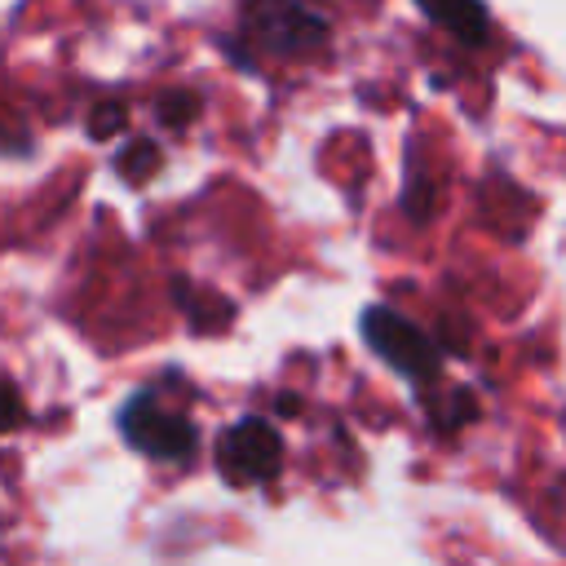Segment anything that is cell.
Here are the masks:
<instances>
[{
	"label": "cell",
	"instance_id": "obj_1",
	"mask_svg": "<svg viewBox=\"0 0 566 566\" xmlns=\"http://www.w3.org/2000/svg\"><path fill=\"white\" fill-rule=\"evenodd\" d=\"M239 40L252 53L301 62L327 49L332 18L314 0H243L239 4Z\"/></svg>",
	"mask_w": 566,
	"mask_h": 566
},
{
	"label": "cell",
	"instance_id": "obj_2",
	"mask_svg": "<svg viewBox=\"0 0 566 566\" xmlns=\"http://www.w3.org/2000/svg\"><path fill=\"white\" fill-rule=\"evenodd\" d=\"M358 332H363L367 349H371L389 371H398L407 385H416L420 394L442 380V349H438L433 336H424L407 314H398V310H389V305H367L363 318H358Z\"/></svg>",
	"mask_w": 566,
	"mask_h": 566
},
{
	"label": "cell",
	"instance_id": "obj_3",
	"mask_svg": "<svg viewBox=\"0 0 566 566\" xmlns=\"http://www.w3.org/2000/svg\"><path fill=\"white\" fill-rule=\"evenodd\" d=\"M119 433L133 451H142L146 460H159V464H186L199 447L195 420L186 411H172L168 402H159L155 389H137L119 407Z\"/></svg>",
	"mask_w": 566,
	"mask_h": 566
},
{
	"label": "cell",
	"instance_id": "obj_4",
	"mask_svg": "<svg viewBox=\"0 0 566 566\" xmlns=\"http://www.w3.org/2000/svg\"><path fill=\"white\" fill-rule=\"evenodd\" d=\"M283 469V438L265 416H243L217 438V473L230 486H265Z\"/></svg>",
	"mask_w": 566,
	"mask_h": 566
},
{
	"label": "cell",
	"instance_id": "obj_5",
	"mask_svg": "<svg viewBox=\"0 0 566 566\" xmlns=\"http://www.w3.org/2000/svg\"><path fill=\"white\" fill-rule=\"evenodd\" d=\"M416 9L460 44H486L491 35V13L482 0H416Z\"/></svg>",
	"mask_w": 566,
	"mask_h": 566
},
{
	"label": "cell",
	"instance_id": "obj_6",
	"mask_svg": "<svg viewBox=\"0 0 566 566\" xmlns=\"http://www.w3.org/2000/svg\"><path fill=\"white\" fill-rule=\"evenodd\" d=\"M159 159H164V155H159V146L142 137V142H128V146L115 155V168H119L128 181H146V177L159 168Z\"/></svg>",
	"mask_w": 566,
	"mask_h": 566
},
{
	"label": "cell",
	"instance_id": "obj_7",
	"mask_svg": "<svg viewBox=\"0 0 566 566\" xmlns=\"http://www.w3.org/2000/svg\"><path fill=\"white\" fill-rule=\"evenodd\" d=\"M172 296L181 301V310L190 314V323H195L199 332H212V318H208V310H217V314H234V310H230L221 296H212V292H203V296H199V292H190V283H186V279H177Z\"/></svg>",
	"mask_w": 566,
	"mask_h": 566
},
{
	"label": "cell",
	"instance_id": "obj_8",
	"mask_svg": "<svg viewBox=\"0 0 566 566\" xmlns=\"http://www.w3.org/2000/svg\"><path fill=\"white\" fill-rule=\"evenodd\" d=\"M155 115H159L168 128H186V124L199 115V97H195L190 88H168V93H159Z\"/></svg>",
	"mask_w": 566,
	"mask_h": 566
},
{
	"label": "cell",
	"instance_id": "obj_9",
	"mask_svg": "<svg viewBox=\"0 0 566 566\" xmlns=\"http://www.w3.org/2000/svg\"><path fill=\"white\" fill-rule=\"evenodd\" d=\"M124 128V106L119 102H102L97 111H93V119H88V133L93 137H111V133H119Z\"/></svg>",
	"mask_w": 566,
	"mask_h": 566
},
{
	"label": "cell",
	"instance_id": "obj_10",
	"mask_svg": "<svg viewBox=\"0 0 566 566\" xmlns=\"http://www.w3.org/2000/svg\"><path fill=\"white\" fill-rule=\"evenodd\" d=\"M22 416H27V411H22V398H18L9 385H0V433H4V429H13Z\"/></svg>",
	"mask_w": 566,
	"mask_h": 566
}]
</instances>
